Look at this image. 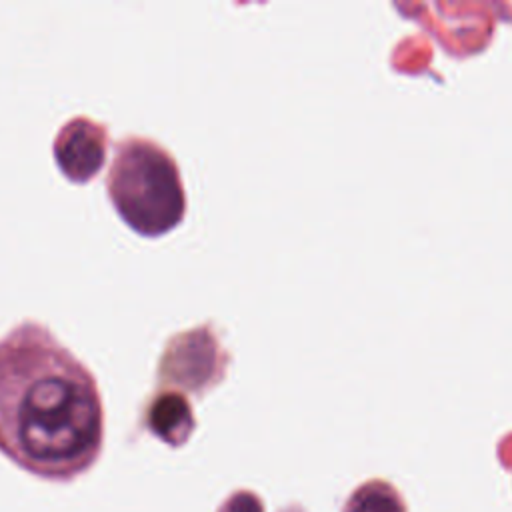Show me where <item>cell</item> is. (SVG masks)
Wrapping results in <instances>:
<instances>
[{
    "instance_id": "6da1fadb",
    "label": "cell",
    "mask_w": 512,
    "mask_h": 512,
    "mask_svg": "<svg viewBox=\"0 0 512 512\" xmlns=\"http://www.w3.org/2000/svg\"><path fill=\"white\" fill-rule=\"evenodd\" d=\"M104 406L92 370L36 320L0 338V450L28 472L70 478L100 454Z\"/></svg>"
},
{
    "instance_id": "7a4b0ae2",
    "label": "cell",
    "mask_w": 512,
    "mask_h": 512,
    "mask_svg": "<svg viewBox=\"0 0 512 512\" xmlns=\"http://www.w3.org/2000/svg\"><path fill=\"white\" fill-rule=\"evenodd\" d=\"M112 206L128 228L146 238L174 230L186 216V190L176 158L148 136L128 134L106 174Z\"/></svg>"
},
{
    "instance_id": "3957f363",
    "label": "cell",
    "mask_w": 512,
    "mask_h": 512,
    "mask_svg": "<svg viewBox=\"0 0 512 512\" xmlns=\"http://www.w3.org/2000/svg\"><path fill=\"white\" fill-rule=\"evenodd\" d=\"M228 362L230 356L212 326H196L166 342L158 362V382L160 386L176 382V386L200 394L224 378Z\"/></svg>"
},
{
    "instance_id": "277c9868",
    "label": "cell",
    "mask_w": 512,
    "mask_h": 512,
    "mask_svg": "<svg viewBox=\"0 0 512 512\" xmlns=\"http://www.w3.org/2000/svg\"><path fill=\"white\" fill-rule=\"evenodd\" d=\"M110 148L108 126L90 118L74 116L66 120L54 136L52 154L60 172L74 184L90 182L98 176Z\"/></svg>"
},
{
    "instance_id": "5b68a950",
    "label": "cell",
    "mask_w": 512,
    "mask_h": 512,
    "mask_svg": "<svg viewBox=\"0 0 512 512\" xmlns=\"http://www.w3.org/2000/svg\"><path fill=\"white\" fill-rule=\"evenodd\" d=\"M144 420L154 436L172 446L186 442L194 430L192 406L188 398L178 390L160 388V392L150 398Z\"/></svg>"
},
{
    "instance_id": "8992f818",
    "label": "cell",
    "mask_w": 512,
    "mask_h": 512,
    "mask_svg": "<svg viewBox=\"0 0 512 512\" xmlns=\"http://www.w3.org/2000/svg\"><path fill=\"white\" fill-rule=\"evenodd\" d=\"M346 512H404V506L388 484L370 482L356 490Z\"/></svg>"
},
{
    "instance_id": "52a82bcc",
    "label": "cell",
    "mask_w": 512,
    "mask_h": 512,
    "mask_svg": "<svg viewBox=\"0 0 512 512\" xmlns=\"http://www.w3.org/2000/svg\"><path fill=\"white\" fill-rule=\"evenodd\" d=\"M222 512H262V506H260V502L254 498V494L240 492V494H236V496L224 506Z\"/></svg>"
}]
</instances>
